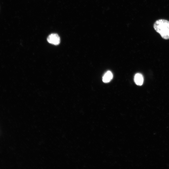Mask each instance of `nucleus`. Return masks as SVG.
<instances>
[{
    "label": "nucleus",
    "instance_id": "nucleus-1",
    "mask_svg": "<svg viewBox=\"0 0 169 169\" xmlns=\"http://www.w3.org/2000/svg\"><path fill=\"white\" fill-rule=\"evenodd\" d=\"M154 28L163 38L169 39V21L162 19L158 20L155 23Z\"/></svg>",
    "mask_w": 169,
    "mask_h": 169
},
{
    "label": "nucleus",
    "instance_id": "nucleus-2",
    "mask_svg": "<svg viewBox=\"0 0 169 169\" xmlns=\"http://www.w3.org/2000/svg\"><path fill=\"white\" fill-rule=\"evenodd\" d=\"M47 40L49 43L55 45H59L60 42V37L56 33L50 34L47 38Z\"/></svg>",
    "mask_w": 169,
    "mask_h": 169
},
{
    "label": "nucleus",
    "instance_id": "nucleus-3",
    "mask_svg": "<svg viewBox=\"0 0 169 169\" xmlns=\"http://www.w3.org/2000/svg\"><path fill=\"white\" fill-rule=\"evenodd\" d=\"M134 80L136 85L139 86L142 85L144 81L143 75L140 73L136 74L134 76Z\"/></svg>",
    "mask_w": 169,
    "mask_h": 169
},
{
    "label": "nucleus",
    "instance_id": "nucleus-4",
    "mask_svg": "<svg viewBox=\"0 0 169 169\" xmlns=\"http://www.w3.org/2000/svg\"><path fill=\"white\" fill-rule=\"evenodd\" d=\"M113 77V75L112 72L110 71H108L105 73L103 76V81L105 83H108L112 80Z\"/></svg>",
    "mask_w": 169,
    "mask_h": 169
}]
</instances>
